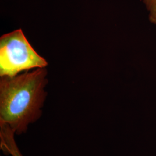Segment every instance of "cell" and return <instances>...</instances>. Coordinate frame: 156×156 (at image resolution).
<instances>
[{
    "instance_id": "cell-1",
    "label": "cell",
    "mask_w": 156,
    "mask_h": 156,
    "mask_svg": "<svg viewBox=\"0 0 156 156\" xmlns=\"http://www.w3.org/2000/svg\"><path fill=\"white\" fill-rule=\"evenodd\" d=\"M45 68H38L11 78L0 79V124L8 126L15 135L26 133L28 126L42 116L47 93Z\"/></svg>"
},
{
    "instance_id": "cell-2",
    "label": "cell",
    "mask_w": 156,
    "mask_h": 156,
    "mask_svg": "<svg viewBox=\"0 0 156 156\" xmlns=\"http://www.w3.org/2000/svg\"><path fill=\"white\" fill-rule=\"evenodd\" d=\"M48 62L34 50L21 29L0 38V76L13 78L24 70L45 68Z\"/></svg>"
},
{
    "instance_id": "cell-3",
    "label": "cell",
    "mask_w": 156,
    "mask_h": 156,
    "mask_svg": "<svg viewBox=\"0 0 156 156\" xmlns=\"http://www.w3.org/2000/svg\"><path fill=\"white\" fill-rule=\"evenodd\" d=\"M15 134L11 128L4 124H0V147L6 155L23 156L15 139Z\"/></svg>"
},
{
    "instance_id": "cell-4",
    "label": "cell",
    "mask_w": 156,
    "mask_h": 156,
    "mask_svg": "<svg viewBox=\"0 0 156 156\" xmlns=\"http://www.w3.org/2000/svg\"><path fill=\"white\" fill-rule=\"evenodd\" d=\"M143 3L149 13V21L156 25V0H143Z\"/></svg>"
}]
</instances>
